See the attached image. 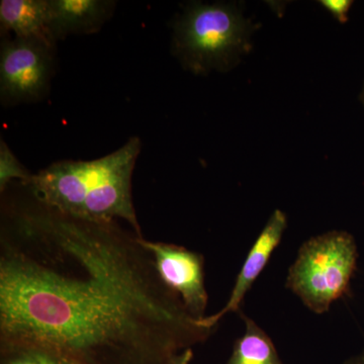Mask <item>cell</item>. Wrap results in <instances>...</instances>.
I'll return each mask as SVG.
<instances>
[{
	"instance_id": "8fae6325",
	"label": "cell",
	"mask_w": 364,
	"mask_h": 364,
	"mask_svg": "<svg viewBox=\"0 0 364 364\" xmlns=\"http://www.w3.org/2000/svg\"><path fill=\"white\" fill-rule=\"evenodd\" d=\"M0 364H70L57 354L25 344H0Z\"/></svg>"
},
{
	"instance_id": "ba28073f",
	"label": "cell",
	"mask_w": 364,
	"mask_h": 364,
	"mask_svg": "<svg viewBox=\"0 0 364 364\" xmlns=\"http://www.w3.org/2000/svg\"><path fill=\"white\" fill-rule=\"evenodd\" d=\"M116 1L49 0L48 35L52 42L74 35H91L112 18Z\"/></svg>"
},
{
	"instance_id": "6da1fadb",
	"label": "cell",
	"mask_w": 364,
	"mask_h": 364,
	"mask_svg": "<svg viewBox=\"0 0 364 364\" xmlns=\"http://www.w3.org/2000/svg\"><path fill=\"white\" fill-rule=\"evenodd\" d=\"M1 195L0 344L70 364H165L214 333L163 282L134 232L64 214L23 183Z\"/></svg>"
},
{
	"instance_id": "2e32d148",
	"label": "cell",
	"mask_w": 364,
	"mask_h": 364,
	"mask_svg": "<svg viewBox=\"0 0 364 364\" xmlns=\"http://www.w3.org/2000/svg\"><path fill=\"white\" fill-rule=\"evenodd\" d=\"M363 104H364V88H363Z\"/></svg>"
},
{
	"instance_id": "3957f363",
	"label": "cell",
	"mask_w": 364,
	"mask_h": 364,
	"mask_svg": "<svg viewBox=\"0 0 364 364\" xmlns=\"http://www.w3.org/2000/svg\"><path fill=\"white\" fill-rule=\"evenodd\" d=\"M256 30L236 2H191L174 21L171 52L196 75L228 72L251 51Z\"/></svg>"
},
{
	"instance_id": "52a82bcc",
	"label": "cell",
	"mask_w": 364,
	"mask_h": 364,
	"mask_svg": "<svg viewBox=\"0 0 364 364\" xmlns=\"http://www.w3.org/2000/svg\"><path fill=\"white\" fill-rule=\"evenodd\" d=\"M287 227V215L282 210H275L249 251L247 257L244 261L240 272L235 282L233 291L226 306L215 315L208 316L203 320L198 321L200 327L215 330L218 323L227 314L239 311L246 294L250 291L254 282L267 267L275 248L282 241Z\"/></svg>"
},
{
	"instance_id": "4fadbf2b",
	"label": "cell",
	"mask_w": 364,
	"mask_h": 364,
	"mask_svg": "<svg viewBox=\"0 0 364 364\" xmlns=\"http://www.w3.org/2000/svg\"><path fill=\"white\" fill-rule=\"evenodd\" d=\"M330 14L334 16L335 20L340 23H346L348 21V14L353 1L351 0H321L318 1Z\"/></svg>"
},
{
	"instance_id": "30bf717a",
	"label": "cell",
	"mask_w": 364,
	"mask_h": 364,
	"mask_svg": "<svg viewBox=\"0 0 364 364\" xmlns=\"http://www.w3.org/2000/svg\"><path fill=\"white\" fill-rule=\"evenodd\" d=\"M241 316L245 323V332L235 342L226 364H284L267 332L252 318Z\"/></svg>"
},
{
	"instance_id": "277c9868",
	"label": "cell",
	"mask_w": 364,
	"mask_h": 364,
	"mask_svg": "<svg viewBox=\"0 0 364 364\" xmlns=\"http://www.w3.org/2000/svg\"><path fill=\"white\" fill-rule=\"evenodd\" d=\"M355 239L329 231L306 241L289 269L287 287L313 313L322 315L348 293L358 265Z\"/></svg>"
},
{
	"instance_id": "9c48e42d",
	"label": "cell",
	"mask_w": 364,
	"mask_h": 364,
	"mask_svg": "<svg viewBox=\"0 0 364 364\" xmlns=\"http://www.w3.org/2000/svg\"><path fill=\"white\" fill-rule=\"evenodd\" d=\"M48 21L49 0H2L0 2L2 31L11 33L14 37L41 38L52 42L48 35Z\"/></svg>"
},
{
	"instance_id": "9a60e30c",
	"label": "cell",
	"mask_w": 364,
	"mask_h": 364,
	"mask_svg": "<svg viewBox=\"0 0 364 364\" xmlns=\"http://www.w3.org/2000/svg\"><path fill=\"white\" fill-rule=\"evenodd\" d=\"M344 364H364V350L358 355L352 356L348 360L345 361Z\"/></svg>"
},
{
	"instance_id": "5bb4252c",
	"label": "cell",
	"mask_w": 364,
	"mask_h": 364,
	"mask_svg": "<svg viewBox=\"0 0 364 364\" xmlns=\"http://www.w3.org/2000/svg\"><path fill=\"white\" fill-rule=\"evenodd\" d=\"M193 358V348H188L186 350L179 352L173 358L169 359L165 364H191Z\"/></svg>"
},
{
	"instance_id": "8992f818",
	"label": "cell",
	"mask_w": 364,
	"mask_h": 364,
	"mask_svg": "<svg viewBox=\"0 0 364 364\" xmlns=\"http://www.w3.org/2000/svg\"><path fill=\"white\" fill-rule=\"evenodd\" d=\"M138 240L152 254L163 282L181 296L189 315L196 321L207 317L208 294L202 254L176 244L146 240L144 237Z\"/></svg>"
},
{
	"instance_id": "7c38bea8",
	"label": "cell",
	"mask_w": 364,
	"mask_h": 364,
	"mask_svg": "<svg viewBox=\"0 0 364 364\" xmlns=\"http://www.w3.org/2000/svg\"><path fill=\"white\" fill-rule=\"evenodd\" d=\"M33 174L23 166L14 154L7 144L0 142V193H4L14 181H20L26 184L32 179Z\"/></svg>"
},
{
	"instance_id": "7a4b0ae2",
	"label": "cell",
	"mask_w": 364,
	"mask_h": 364,
	"mask_svg": "<svg viewBox=\"0 0 364 364\" xmlns=\"http://www.w3.org/2000/svg\"><path fill=\"white\" fill-rule=\"evenodd\" d=\"M142 142L133 136L111 154L90 161L62 160L33 174L26 186L64 214L88 221L128 223L143 237L133 196L132 177Z\"/></svg>"
},
{
	"instance_id": "5b68a950",
	"label": "cell",
	"mask_w": 364,
	"mask_h": 364,
	"mask_svg": "<svg viewBox=\"0 0 364 364\" xmlns=\"http://www.w3.org/2000/svg\"><path fill=\"white\" fill-rule=\"evenodd\" d=\"M54 43L41 38H16L2 42L0 100L6 107L44 100L54 69Z\"/></svg>"
}]
</instances>
